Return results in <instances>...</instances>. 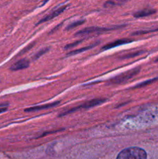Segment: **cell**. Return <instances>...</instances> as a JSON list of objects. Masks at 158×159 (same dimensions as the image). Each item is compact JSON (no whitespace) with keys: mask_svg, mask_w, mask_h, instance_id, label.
I'll list each match as a JSON object with an SVG mask.
<instances>
[{"mask_svg":"<svg viewBox=\"0 0 158 159\" xmlns=\"http://www.w3.org/2000/svg\"><path fill=\"white\" fill-rule=\"evenodd\" d=\"M81 41H77L76 43H71V44H68L67 45L66 47H65V49H68V48H73V47H75L76 45H77L78 43H80Z\"/></svg>","mask_w":158,"mask_h":159,"instance_id":"cell-14","label":"cell"},{"mask_svg":"<svg viewBox=\"0 0 158 159\" xmlns=\"http://www.w3.org/2000/svg\"><path fill=\"white\" fill-rule=\"evenodd\" d=\"M6 110H7V108H6V107H3V106H0V113H4Z\"/></svg>","mask_w":158,"mask_h":159,"instance_id":"cell-15","label":"cell"},{"mask_svg":"<svg viewBox=\"0 0 158 159\" xmlns=\"http://www.w3.org/2000/svg\"><path fill=\"white\" fill-rule=\"evenodd\" d=\"M155 12H156V10H155V9H142V10L135 12L133 16H134V17H136V18H141V17L148 16L152 15V14L155 13Z\"/></svg>","mask_w":158,"mask_h":159,"instance_id":"cell-9","label":"cell"},{"mask_svg":"<svg viewBox=\"0 0 158 159\" xmlns=\"http://www.w3.org/2000/svg\"><path fill=\"white\" fill-rule=\"evenodd\" d=\"M105 101H106V99H92V100H90V101H88V102H85V103H83L82 105L78 106V107H74V108H73V109H71V110H68V111L64 112V113H61L60 116H64V115L69 114V113H74V112L79 110L80 109L91 108V107H96V106L101 105L102 103L105 102Z\"/></svg>","mask_w":158,"mask_h":159,"instance_id":"cell-3","label":"cell"},{"mask_svg":"<svg viewBox=\"0 0 158 159\" xmlns=\"http://www.w3.org/2000/svg\"><path fill=\"white\" fill-rule=\"evenodd\" d=\"M132 42V40L130 39H120V40H117L116 41L111 42L110 43H108L105 46H104L102 48V50H108L111 49V48H115V47L119 46V45H122V44H125V43H128Z\"/></svg>","mask_w":158,"mask_h":159,"instance_id":"cell-7","label":"cell"},{"mask_svg":"<svg viewBox=\"0 0 158 159\" xmlns=\"http://www.w3.org/2000/svg\"><path fill=\"white\" fill-rule=\"evenodd\" d=\"M156 80H158V78H155V79H150V80H147V81H145V82H142V83L140 84H138L136 86L134 87V89H137V88H140V87H143V86H146V85H150V84L151 83H153L154 82H156Z\"/></svg>","mask_w":158,"mask_h":159,"instance_id":"cell-11","label":"cell"},{"mask_svg":"<svg viewBox=\"0 0 158 159\" xmlns=\"http://www.w3.org/2000/svg\"><path fill=\"white\" fill-rule=\"evenodd\" d=\"M60 103L59 102H53V103H49V104H45L43 106H39V107H30V108L26 109L25 111L26 112H33V111H39V110H45V109H50L52 108V107H56L58 104Z\"/></svg>","mask_w":158,"mask_h":159,"instance_id":"cell-8","label":"cell"},{"mask_svg":"<svg viewBox=\"0 0 158 159\" xmlns=\"http://www.w3.org/2000/svg\"><path fill=\"white\" fill-rule=\"evenodd\" d=\"M147 152L143 149L137 147L125 148L119 152L116 159H147Z\"/></svg>","mask_w":158,"mask_h":159,"instance_id":"cell-1","label":"cell"},{"mask_svg":"<svg viewBox=\"0 0 158 159\" xmlns=\"http://www.w3.org/2000/svg\"><path fill=\"white\" fill-rule=\"evenodd\" d=\"M49 51V48H43V49L40 50V51H39L38 53H37V54H35V56L33 57V59H38L39 57H41L42 55H43V54H45L46 52H47V51Z\"/></svg>","mask_w":158,"mask_h":159,"instance_id":"cell-13","label":"cell"},{"mask_svg":"<svg viewBox=\"0 0 158 159\" xmlns=\"http://www.w3.org/2000/svg\"><path fill=\"white\" fill-rule=\"evenodd\" d=\"M156 61H158V57H157V58H156Z\"/></svg>","mask_w":158,"mask_h":159,"instance_id":"cell-16","label":"cell"},{"mask_svg":"<svg viewBox=\"0 0 158 159\" xmlns=\"http://www.w3.org/2000/svg\"><path fill=\"white\" fill-rule=\"evenodd\" d=\"M29 65V61H27L26 59H22L20 60L19 61L15 62V64L11 66L10 69L12 71H19V70L25 69V68H28V66Z\"/></svg>","mask_w":158,"mask_h":159,"instance_id":"cell-6","label":"cell"},{"mask_svg":"<svg viewBox=\"0 0 158 159\" xmlns=\"http://www.w3.org/2000/svg\"><path fill=\"white\" fill-rule=\"evenodd\" d=\"M122 27H123V26H112V27H97V26H91V27H87L85 28V29H83L81 30L78 31V32L76 34V35L85 36L90 35V34H101V33L107 32V31L113 30Z\"/></svg>","mask_w":158,"mask_h":159,"instance_id":"cell-4","label":"cell"},{"mask_svg":"<svg viewBox=\"0 0 158 159\" xmlns=\"http://www.w3.org/2000/svg\"><path fill=\"white\" fill-rule=\"evenodd\" d=\"M67 7H68V6H60V7H58V8H57V9H54V10L52 11V12H51L50 13L48 14V15H46V16L43 17V18L42 19V20H40V22H39L38 24H40V23H44V22L49 21V20H53V19H54V18L57 17V16H59V15H60V14H61L62 12H63L64 11L65 9H67Z\"/></svg>","mask_w":158,"mask_h":159,"instance_id":"cell-5","label":"cell"},{"mask_svg":"<svg viewBox=\"0 0 158 159\" xmlns=\"http://www.w3.org/2000/svg\"><path fill=\"white\" fill-rule=\"evenodd\" d=\"M98 43H94V44H91V45H89V46L85 47V48H80V49L75 50V51H71V52H70L69 54H68V55H74V54H78V53L83 52V51H87V50H89V49H91V48H94V47L96 46Z\"/></svg>","mask_w":158,"mask_h":159,"instance_id":"cell-10","label":"cell"},{"mask_svg":"<svg viewBox=\"0 0 158 159\" xmlns=\"http://www.w3.org/2000/svg\"><path fill=\"white\" fill-rule=\"evenodd\" d=\"M139 71H140V68H139V67L136 68H133V69L129 70V71L122 73V74L119 75L112 79L111 80H109V83L111 85H119V84L125 83V82L131 79L135 75H136L139 72Z\"/></svg>","mask_w":158,"mask_h":159,"instance_id":"cell-2","label":"cell"},{"mask_svg":"<svg viewBox=\"0 0 158 159\" xmlns=\"http://www.w3.org/2000/svg\"><path fill=\"white\" fill-rule=\"evenodd\" d=\"M84 23H85V20H79V21H76V22H74V23H71V24H70L69 26L67 27V30H69L73 29V28L76 27V26H80V25L83 24Z\"/></svg>","mask_w":158,"mask_h":159,"instance_id":"cell-12","label":"cell"}]
</instances>
